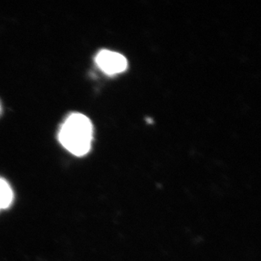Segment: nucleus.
Listing matches in <instances>:
<instances>
[{
	"instance_id": "nucleus-1",
	"label": "nucleus",
	"mask_w": 261,
	"mask_h": 261,
	"mask_svg": "<svg viewBox=\"0 0 261 261\" xmlns=\"http://www.w3.org/2000/svg\"><path fill=\"white\" fill-rule=\"evenodd\" d=\"M93 126L91 120L82 114H72L64 121L59 130L60 143L69 152L82 156L91 150Z\"/></svg>"
},
{
	"instance_id": "nucleus-2",
	"label": "nucleus",
	"mask_w": 261,
	"mask_h": 261,
	"mask_svg": "<svg viewBox=\"0 0 261 261\" xmlns=\"http://www.w3.org/2000/svg\"><path fill=\"white\" fill-rule=\"evenodd\" d=\"M96 63L108 74H116L125 71L128 61L124 56L110 50H101L96 55Z\"/></svg>"
},
{
	"instance_id": "nucleus-3",
	"label": "nucleus",
	"mask_w": 261,
	"mask_h": 261,
	"mask_svg": "<svg viewBox=\"0 0 261 261\" xmlns=\"http://www.w3.org/2000/svg\"><path fill=\"white\" fill-rule=\"evenodd\" d=\"M14 193L10 185L0 177V211L7 209L12 204Z\"/></svg>"
}]
</instances>
